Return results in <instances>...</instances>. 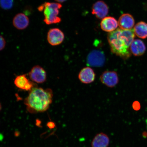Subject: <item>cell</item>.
Listing matches in <instances>:
<instances>
[{"instance_id":"obj_12","label":"cell","mask_w":147,"mask_h":147,"mask_svg":"<svg viewBox=\"0 0 147 147\" xmlns=\"http://www.w3.org/2000/svg\"><path fill=\"white\" fill-rule=\"evenodd\" d=\"M118 23L121 29L123 30H130L134 26L135 21L133 16L129 14L126 13L121 16Z\"/></svg>"},{"instance_id":"obj_11","label":"cell","mask_w":147,"mask_h":147,"mask_svg":"<svg viewBox=\"0 0 147 147\" xmlns=\"http://www.w3.org/2000/svg\"><path fill=\"white\" fill-rule=\"evenodd\" d=\"M12 23L13 26L18 30H24L29 25V18L25 14L21 13L14 16Z\"/></svg>"},{"instance_id":"obj_15","label":"cell","mask_w":147,"mask_h":147,"mask_svg":"<svg viewBox=\"0 0 147 147\" xmlns=\"http://www.w3.org/2000/svg\"><path fill=\"white\" fill-rule=\"evenodd\" d=\"M110 140L109 137L103 133L97 134L94 138L91 143L92 147H108Z\"/></svg>"},{"instance_id":"obj_2","label":"cell","mask_w":147,"mask_h":147,"mask_svg":"<svg viewBox=\"0 0 147 147\" xmlns=\"http://www.w3.org/2000/svg\"><path fill=\"white\" fill-rule=\"evenodd\" d=\"M53 96V92L51 89H44L36 87L29 92L24 103L29 113H42L49 109L52 102Z\"/></svg>"},{"instance_id":"obj_1","label":"cell","mask_w":147,"mask_h":147,"mask_svg":"<svg viewBox=\"0 0 147 147\" xmlns=\"http://www.w3.org/2000/svg\"><path fill=\"white\" fill-rule=\"evenodd\" d=\"M134 29L123 30L117 29L108 35V40L112 52L123 59L131 57L130 47L135 38Z\"/></svg>"},{"instance_id":"obj_13","label":"cell","mask_w":147,"mask_h":147,"mask_svg":"<svg viewBox=\"0 0 147 147\" xmlns=\"http://www.w3.org/2000/svg\"><path fill=\"white\" fill-rule=\"evenodd\" d=\"M118 23L114 18L108 16L102 20L100 27L105 32H111L115 30L118 26Z\"/></svg>"},{"instance_id":"obj_9","label":"cell","mask_w":147,"mask_h":147,"mask_svg":"<svg viewBox=\"0 0 147 147\" xmlns=\"http://www.w3.org/2000/svg\"><path fill=\"white\" fill-rule=\"evenodd\" d=\"M109 12V8L105 3L102 1H97L92 7V13L99 19H103Z\"/></svg>"},{"instance_id":"obj_8","label":"cell","mask_w":147,"mask_h":147,"mask_svg":"<svg viewBox=\"0 0 147 147\" xmlns=\"http://www.w3.org/2000/svg\"><path fill=\"white\" fill-rule=\"evenodd\" d=\"M105 60L103 53L100 51L94 50L88 55L87 62L92 67H100L103 65Z\"/></svg>"},{"instance_id":"obj_17","label":"cell","mask_w":147,"mask_h":147,"mask_svg":"<svg viewBox=\"0 0 147 147\" xmlns=\"http://www.w3.org/2000/svg\"><path fill=\"white\" fill-rule=\"evenodd\" d=\"M13 0H0L1 8L5 10H8L13 7Z\"/></svg>"},{"instance_id":"obj_20","label":"cell","mask_w":147,"mask_h":147,"mask_svg":"<svg viewBox=\"0 0 147 147\" xmlns=\"http://www.w3.org/2000/svg\"><path fill=\"white\" fill-rule=\"evenodd\" d=\"M57 3H63L67 1V0H55Z\"/></svg>"},{"instance_id":"obj_7","label":"cell","mask_w":147,"mask_h":147,"mask_svg":"<svg viewBox=\"0 0 147 147\" xmlns=\"http://www.w3.org/2000/svg\"><path fill=\"white\" fill-rule=\"evenodd\" d=\"M100 80L102 84L109 88L115 87L119 82L118 75L114 71H104L101 75Z\"/></svg>"},{"instance_id":"obj_14","label":"cell","mask_w":147,"mask_h":147,"mask_svg":"<svg viewBox=\"0 0 147 147\" xmlns=\"http://www.w3.org/2000/svg\"><path fill=\"white\" fill-rule=\"evenodd\" d=\"M146 50V46L144 42L139 39L134 40L130 47V52L135 56H142Z\"/></svg>"},{"instance_id":"obj_3","label":"cell","mask_w":147,"mask_h":147,"mask_svg":"<svg viewBox=\"0 0 147 147\" xmlns=\"http://www.w3.org/2000/svg\"><path fill=\"white\" fill-rule=\"evenodd\" d=\"M62 7V5L59 3L45 2L38 7V9L39 11L43 12L44 22L50 25L61 22V18L58 15Z\"/></svg>"},{"instance_id":"obj_18","label":"cell","mask_w":147,"mask_h":147,"mask_svg":"<svg viewBox=\"0 0 147 147\" xmlns=\"http://www.w3.org/2000/svg\"><path fill=\"white\" fill-rule=\"evenodd\" d=\"M0 39H1V48H0V50L2 51L4 49L6 45V41L5 39V38L3 36H1L0 37Z\"/></svg>"},{"instance_id":"obj_6","label":"cell","mask_w":147,"mask_h":147,"mask_svg":"<svg viewBox=\"0 0 147 147\" xmlns=\"http://www.w3.org/2000/svg\"><path fill=\"white\" fill-rule=\"evenodd\" d=\"M14 85L18 89L25 91H30L36 87L35 83L29 80L26 74L18 75L15 78Z\"/></svg>"},{"instance_id":"obj_10","label":"cell","mask_w":147,"mask_h":147,"mask_svg":"<svg viewBox=\"0 0 147 147\" xmlns=\"http://www.w3.org/2000/svg\"><path fill=\"white\" fill-rule=\"evenodd\" d=\"M96 75L93 70L89 67L84 68L78 74V78L84 84L91 83L95 80Z\"/></svg>"},{"instance_id":"obj_4","label":"cell","mask_w":147,"mask_h":147,"mask_svg":"<svg viewBox=\"0 0 147 147\" xmlns=\"http://www.w3.org/2000/svg\"><path fill=\"white\" fill-rule=\"evenodd\" d=\"M28 76L31 81L37 84H42L46 82L47 73L43 68L40 65L34 66L28 73Z\"/></svg>"},{"instance_id":"obj_16","label":"cell","mask_w":147,"mask_h":147,"mask_svg":"<svg viewBox=\"0 0 147 147\" xmlns=\"http://www.w3.org/2000/svg\"><path fill=\"white\" fill-rule=\"evenodd\" d=\"M134 30L137 36L142 39L147 38V23L144 22H140L134 27Z\"/></svg>"},{"instance_id":"obj_5","label":"cell","mask_w":147,"mask_h":147,"mask_svg":"<svg viewBox=\"0 0 147 147\" xmlns=\"http://www.w3.org/2000/svg\"><path fill=\"white\" fill-rule=\"evenodd\" d=\"M64 38V33L59 28H51L47 32V41L49 45L52 46L61 45L63 41Z\"/></svg>"},{"instance_id":"obj_19","label":"cell","mask_w":147,"mask_h":147,"mask_svg":"<svg viewBox=\"0 0 147 147\" xmlns=\"http://www.w3.org/2000/svg\"><path fill=\"white\" fill-rule=\"evenodd\" d=\"M133 108L135 110H138L140 108V104L138 102L137 103V102H136L134 103L133 104Z\"/></svg>"}]
</instances>
